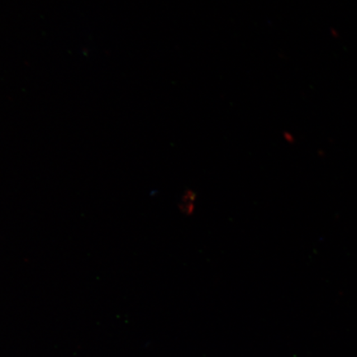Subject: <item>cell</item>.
Segmentation results:
<instances>
[{
	"label": "cell",
	"instance_id": "1",
	"mask_svg": "<svg viewBox=\"0 0 357 357\" xmlns=\"http://www.w3.org/2000/svg\"><path fill=\"white\" fill-rule=\"evenodd\" d=\"M195 200V194L193 191H187L184 196H183L181 203L180 204V209L186 215H190L193 213Z\"/></svg>",
	"mask_w": 357,
	"mask_h": 357
}]
</instances>
